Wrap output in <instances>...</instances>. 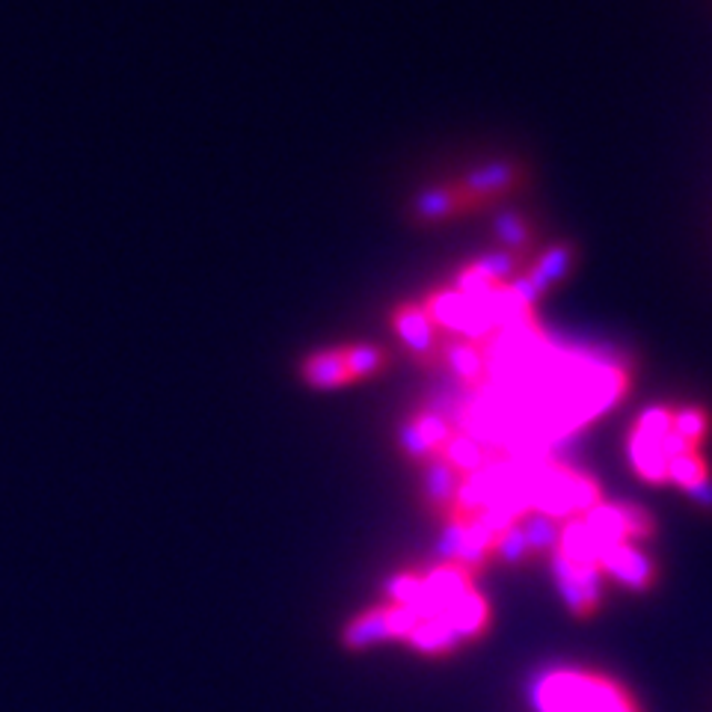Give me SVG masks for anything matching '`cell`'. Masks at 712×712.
Returning a JSON list of instances; mask_svg holds the SVG:
<instances>
[{"mask_svg":"<svg viewBox=\"0 0 712 712\" xmlns=\"http://www.w3.org/2000/svg\"><path fill=\"white\" fill-rule=\"evenodd\" d=\"M597 565L602 570H609L611 576H618L620 582L632 585V588H648L650 579H653V567L639 549H632L629 540H620V544H609L600 549V558Z\"/></svg>","mask_w":712,"mask_h":712,"instance_id":"8","label":"cell"},{"mask_svg":"<svg viewBox=\"0 0 712 712\" xmlns=\"http://www.w3.org/2000/svg\"><path fill=\"white\" fill-rule=\"evenodd\" d=\"M540 712H639L620 685L591 674H549L535 689Z\"/></svg>","mask_w":712,"mask_h":712,"instance_id":"2","label":"cell"},{"mask_svg":"<svg viewBox=\"0 0 712 712\" xmlns=\"http://www.w3.org/2000/svg\"><path fill=\"white\" fill-rule=\"evenodd\" d=\"M493 199H484V196H472L463 194L457 187L448 182V185L440 187H425V190H419L413 196V203H410V217L416 223H443L452 220L457 214H472V211H482V208H493Z\"/></svg>","mask_w":712,"mask_h":712,"instance_id":"4","label":"cell"},{"mask_svg":"<svg viewBox=\"0 0 712 712\" xmlns=\"http://www.w3.org/2000/svg\"><path fill=\"white\" fill-rule=\"evenodd\" d=\"M491 229L493 235H496V241L502 244V250L517 252V256H523V252H526L528 247H535L537 241L535 223L528 220L526 214L496 211L493 214Z\"/></svg>","mask_w":712,"mask_h":712,"instance_id":"10","label":"cell"},{"mask_svg":"<svg viewBox=\"0 0 712 712\" xmlns=\"http://www.w3.org/2000/svg\"><path fill=\"white\" fill-rule=\"evenodd\" d=\"M440 357L445 360V365L452 369V374L463 380V383H478L484 378V360L478 348L472 342H448L443 344Z\"/></svg>","mask_w":712,"mask_h":712,"instance_id":"13","label":"cell"},{"mask_svg":"<svg viewBox=\"0 0 712 712\" xmlns=\"http://www.w3.org/2000/svg\"><path fill=\"white\" fill-rule=\"evenodd\" d=\"M410 422H413V427L419 431V436L425 440L427 448L434 452V457L443 452L445 443H448V440L454 436L452 425H448V422H445L440 413H431V410H419V413H413V416H410Z\"/></svg>","mask_w":712,"mask_h":712,"instance_id":"16","label":"cell"},{"mask_svg":"<svg viewBox=\"0 0 712 712\" xmlns=\"http://www.w3.org/2000/svg\"><path fill=\"white\" fill-rule=\"evenodd\" d=\"M576 265V247L574 244H553V247H546L535 261H528L526 268L519 270L523 277L535 286V291L540 297L549 291L558 282H565L570 277V270Z\"/></svg>","mask_w":712,"mask_h":712,"instance_id":"7","label":"cell"},{"mask_svg":"<svg viewBox=\"0 0 712 712\" xmlns=\"http://www.w3.org/2000/svg\"><path fill=\"white\" fill-rule=\"evenodd\" d=\"M487 297L469 300V297L457 295L454 288H436V291H431L419 303H422L427 318L434 321L436 330H452V333L463 336L466 342L475 344V339H484V336L496 330Z\"/></svg>","mask_w":712,"mask_h":712,"instance_id":"3","label":"cell"},{"mask_svg":"<svg viewBox=\"0 0 712 712\" xmlns=\"http://www.w3.org/2000/svg\"><path fill=\"white\" fill-rule=\"evenodd\" d=\"M472 265L482 270L484 277H491L496 286H508L510 279L526 268V256H517V252H508V250H493L478 256Z\"/></svg>","mask_w":712,"mask_h":712,"instance_id":"14","label":"cell"},{"mask_svg":"<svg viewBox=\"0 0 712 712\" xmlns=\"http://www.w3.org/2000/svg\"><path fill=\"white\" fill-rule=\"evenodd\" d=\"M452 185L457 190H463V194L484 196V199L499 203L502 196L526 187V167H519L514 161H491V164L469 169L466 176L454 178Z\"/></svg>","mask_w":712,"mask_h":712,"instance_id":"6","label":"cell"},{"mask_svg":"<svg viewBox=\"0 0 712 712\" xmlns=\"http://www.w3.org/2000/svg\"><path fill=\"white\" fill-rule=\"evenodd\" d=\"M457 487H461V482H457V472H454L443 457H431V461H425V493L436 510H443V514L452 517Z\"/></svg>","mask_w":712,"mask_h":712,"instance_id":"11","label":"cell"},{"mask_svg":"<svg viewBox=\"0 0 712 712\" xmlns=\"http://www.w3.org/2000/svg\"><path fill=\"white\" fill-rule=\"evenodd\" d=\"M668 482L680 484L685 493L701 487V484L710 482V466L701 457V452L683 454V457H674L668 461Z\"/></svg>","mask_w":712,"mask_h":712,"instance_id":"15","label":"cell"},{"mask_svg":"<svg viewBox=\"0 0 712 712\" xmlns=\"http://www.w3.org/2000/svg\"><path fill=\"white\" fill-rule=\"evenodd\" d=\"M389 321H392V330L404 342V348L413 353V360L425 362V365H434L440 360L443 342H440L434 321L427 318L422 303H401Z\"/></svg>","mask_w":712,"mask_h":712,"instance_id":"5","label":"cell"},{"mask_svg":"<svg viewBox=\"0 0 712 712\" xmlns=\"http://www.w3.org/2000/svg\"><path fill=\"white\" fill-rule=\"evenodd\" d=\"M689 496H692L698 505H703V508H712V482H706V484H701V487L689 491Z\"/></svg>","mask_w":712,"mask_h":712,"instance_id":"19","label":"cell"},{"mask_svg":"<svg viewBox=\"0 0 712 712\" xmlns=\"http://www.w3.org/2000/svg\"><path fill=\"white\" fill-rule=\"evenodd\" d=\"M636 427H639L641 434L653 436V440H659V443H662V440H665V436L671 434V427H674V410L648 407L639 416Z\"/></svg>","mask_w":712,"mask_h":712,"instance_id":"18","label":"cell"},{"mask_svg":"<svg viewBox=\"0 0 712 712\" xmlns=\"http://www.w3.org/2000/svg\"><path fill=\"white\" fill-rule=\"evenodd\" d=\"M629 461H632V469L639 472L644 482H668V461L662 448H659V440L641 434L639 427H632V434H629Z\"/></svg>","mask_w":712,"mask_h":712,"instance_id":"9","label":"cell"},{"mask_svg":"<svg viewBox=\"0 0 712 712\" xmlns=\"http://www.w3.org/2000/svg\"><path fill=\"white\" fill-rule=\"evenodd\" d=\"M389 369V351L371 342H351L306 353L300 360V380L309 389L330 392V389L351 386L362 380L378 378Z\"/></svg>","mask_w":712,"mask_h":712,"instance_id":"1","label":"cell"},{"mask_svg":"<svg viewBox=\"0 0 712 712\" xmlns=\"http://www.w3.org/2000/svg\"><path fill=\"white\" fill-rule=\"evenodd\" d=\"M436 457H443L454 472H463L466 478L475 475V472L484 466V448L475 443V436L469 434H454Z\"/></svg>","mask_w":712,"mask_h":712,"instance_id":"12","label":"cell"},{"mask_svg":"<svg viewBox=\"0 0 712 712\" xmlns=\"http://www.w3.org/2000/svg\"><path fill=\"white\" fill-rule=\"evenodd\" d=\"M677 436H683L685 443L701 448L703 440H706V431H710V413L703 407H683L674 413V427H671Z\"/></svg>","mask_w":712,"mask_h":712,"instance_id":"17","label":"cell"}]
</instances>
